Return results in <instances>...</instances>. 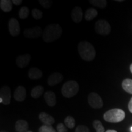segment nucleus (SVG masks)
Segmentation results:
<instances>
[{"label":"nucleus","mask_w":132,"mask_h":132,"mask_svg":"<svg viewBox=\"0 0 132 132\" xmlns=\"http://www.w3.org/2000/svg\"><path fill=\"white\" fill-rule=\"evenodd\" d=\"M62 33V28L59 24H48L43 31V40L47 43L54 42L60 38Z\"/></svg>","instance_id":"nucleus-1"},{"label":"nucleus","mask_w":132,"mask_h":132,"mask_svg":"<svg viewBox=\"0 0 132 132\" xmlns=\"http://www.w3.org/2000/svg\"><path fill=\"white\" fill-rule=\"evenodd\" d=\"M78 51L80 57L86 61H91L96 56L94 46L87 41H81L78 45Z\"/></svg>","instance_id":"nucleus-2"},{"label":"nucleus","mask_w":132,"mask_h":132,"mask_svg":"<svg viewBox=\"0 0 132 132\" xmlns=\"http://www.w3.org/2000/svg\"><path fill=\"white\" fill-rule=\"evenodd\" d=\"M125 116V113L122 110L114 108L108 110L104 114L103 119L108 122L118 123L122 121Z\"/></svg>","instance_id":"nucleus-3"},{"label":"nucleus","mask_w":132,"mask_h":132,"mask_svg":"<svg viewBox=\"0 0 132 132\" xmlns=\"http://www.w3.org/2000/svg\"><path fill=\"white\" fill-rule=\"evenodd\" d=\"M80 89L78 83L73 80L65 82L61 89L62 94L65 98H71L77 94Z\"/></svg>","instance_id":"nucleus-4"},{"label":"nucleus","mask_w":132,"mask_h":132,"mask_svg":"<svg viewBox=\"0 0 132 132\" xmlns=\"http://www.w3.org/2000/svg\"><path fill=\"white\" fill-rule=\"evenodd\" d=\"M95 31L98 34L106 36L111 32V26L105 20H99L95 23Z\"/></svg>","instance_id":"nucleus-5"},{"label":"nucleus","mask_w":132,"mask_h":132,"mask_svg":"<svg viewBox=\"0 0 132 132\" xmlns=\"http://www.w3.org/2000/svg\"><path fill=\"white\" fill-rule=\"evenodd\" d=\"M89 105L94 109L102 108L103 106V100L96 92H90L87 97Z\"/></svg>","instance_id":"nucleus-6"},{"label":"nucleus","mask_w":132,"mask_h":132,"mask_svg":"<svg viewBox=\"0 0 132 132\" xmlns=\"http://www.w3.org/2000/svg\"><path fill=\"white\" fill-rule=\"evenodd\" d=\"M23 34L24 36L29 39H36L39 38L43 34L42 29L40 26H37L31 28H26L24 29Z\"/></svg>","instance_id":"nucleus-7"},{"label":"nucleus","mask_w":132,"mask_h":132,"mask_svg":"<svg viewBox=\"0 0 132 132\" xmlns=\"http://www.w3.org/2000/svg\"><path fill=\"white\" fill-rule=\"evenodd\" d=\"M8 28L9 33L13 37L17 36L20 32V26L19 22L15 18H11L8 22Z\"/></svg>","instance_id":"nucleus-8"},{"label":"nucleus","mask_w":132,"mask_h":132,"mask_svg":"<svg viewBox=\"0 0 132 132\" xmlns=\"http://www.w3.org/2000/svg\"><path fill=\"white\" fill-rule=\"evenodd\" d=\"M0 99L3 101V103L7 105L11 103V90L9 86H4L0 90Z\"/></svg>","instance_id":"nucleus-9"},{"label":"nucleus","mask_w":132,"mask_h":132,"mask_svg":"<svg viewBox=\"0 0 132 132\" xmlns=\"http://www.w3.org/2000/svg\"><path fill=\"white\" fill-rule=\"evenodd\" d=\"M31 56L29 54L19 55L16 58V64L20 68H24L28 65L30 62Z\"/></svg>","instance_id":"nucleus-10"},{"label":"nucleus","mask_w":132,"mask_h":132,"mask_svg":"<svg viewBox=\"0 0 132 132\" xmlns=\"http://www.w3.org/2000/svg\"><path fill=\"white\" fill-rule=\"evenodd\" d=\"M63 75L61 73L55 72L50 75L48 78V85L50 86H54L57 84L60 83L63 80Z\"/></svg>","instance_id":"nucleus-11"},{"label":"nucleus","mask_w":132,"mask_h":132,"mask_svg":"<svg viewBox=\"0 0 132 132\" xmlns=\"http://www.w3.org/2000/svg\"><path fill=\"white\" fill-rule=\"evenodd\" d=\"M26 97V90L23 86H19L15 90L14 97L15 100L18 102H23L25 100Z\"/></svg>","instance_id":"nucleus-12"},{"label":"nucleus","mask_w":132,"mask_h":132,"mask_svg":"<svg viewBox=\"0 0 132 132\" xmlns=\"http://www.w3.org/2000/svg\"><path fill=\"white\" fill-rule=\"evenodd\" d=\"M82 16H83V12L81 8L79 6L74 7L71 13V17L72 20L76 23H79L81 21Z\"/></svg>","instance_id":"nucleus-13"},{"label":"nucleus","mask_w":132,"mask_h":132,"mask_svg":"<svg viewBox=\"0 0 132 132\" xmlns=\"http://www.w3.org/2000/svg\"><path fill=\"white\" fill-rule=\"evenodd\" d=\"M44 99L46 103L50 107H53L56 104V97L55 94L51 90H48L44 94Z\"/></svg>","instance_id":"nucleus-14"},{"label":"nucleus","mask_w":132,"mask_h":132,"mask_svg":"<svg viewBox=\"0 0 132 132\" xmlns=\"http://www.w3.org/2000/svg\"><path fill=\"white\" fill-rule=\"evenodd\" d=\"M39 119L44 125H52L55 122L53 117L45 112H42L39 114Z\"/></svg>","instance_id":"nucleus-15"},{"label":"nucleus","mask_w":132,"mask_h":132,"mask_svg":"<svg viewBox=\"0 0 132 132\" xmlns=\"http://www.w3.org/2000/svg\"><path fill=\"white\" fill-rule=\"evenodd\" d=\"M28 75L31 80H36L42 78L43 73L42 71L39 69L36 68V67H32L29 70Z\"/></svg>","instance_id":"nucleus-16"},{"label":"nucleus","mask_w":132,"mask_h":132,"mask_svg":"<svg viewBox=\"0 0 132 132\" xmlns=\"http://www.w3.org/2000/svg\"><path fill=\"white\" fill-rule=\"evenodd\" d=\"M29 125L24 120H19L15 123V129L17 132H27Z\"/></svg>","instance_id":"nucleus-17"},{"label":"nucleus","mask_w":132,"mask_h":132,"mask_svg":"<svg viewBox=\"0 0 132 132\" xmlns=\"http://www.w3.org/2000/svg\"><path fill=\"white\" fill-rule=\"evenodd\" d=\"M12 1L10 0H1L0 1V8L5 12H9L12 9Z\"/></svg>","instance_id":"nucleus-18"},{"label":"nucleus","mask_w":132,"mask_h":132,"mask_svg":"<svg viewBox=\"0 0 132 132\" xmlns=\"http://www.w3.org/2000/svg\"><path fill=\"white\" fill-rule=\"evenodd\" d=\"M98 15V11L94 8L87 9L85 14V19L87 21H91Z\"/></svg>","instance_id":"nucleus-19"},{"label":"nucleus","mask_w":132,"mask_h":132,"mask_svg":"<svg viewBox=\"0 0 132 132\" xmlns=\"http://www.w3.org/2000/svg\"><path fill=\"white\" fill-rule=\"evenodd\" d=\"M44 88L42 86H36L31 90V97L34 98H39L44 93Z\"/></svg>","instance_id":"nucleus-20"},{"label":"nucleus","mask_w":132,"mask_h":132,"mask_svg":"<svg viewBox=\"0 0 132 132\" xmlns=\"http://www.w3.org/2000/svg\"><path fill=\"white\" fill-rule=\"evenodd\" d=\"M123 89L128 93L132 94V80L131 79H125L122 84Z\"/></svg>","instance_id":"nucleus-21"},{"label":"nucleus","mask_w":132,"mask_h":132,"mask_svg":"<svg viewBox=\"0 0 132 132\" xmlns=\"http://www.w3.org/2000/svg\"><path fill=\"white\" fill-rule=\"evenodd\" d=\"M89 3L94 7L104 9L106 7L107 5V1L106 0H90Z\"/></svg>","instance_id":"nucleus-22"},{"label":"nucleus","mask_w":132,"mask_h":132,"mask_svg":"<svg viewBox=\"0 0 132 132\" xmlns=\"http://www.w3.org/2000/svg\"><path fill=\"white\" fill-rule=\"evenodd\" d=\"M64 123L66 126L70 129H72L75 127V120L73 117L71 116H68L64 119Z\"/></svg>","instance_id":"nucleus-23"},{"label":"nucleus","mask_w":132,"mask_h":132,"mask_svg":"<svg viewBox=\"0 0 132 132\" xmlns=\"http://www.w3.org/2000/svg\"><path fill=\"white\" fill-rule=\"evenodd\" d=\"M29 14V9L26 6H23L19 10V16L21 19H25Z\"/></svg>","instance_id":"nucleus-24"},{"label":"nucleus","mask_w":132,"mask_h":132,"mask_svg":"<svg viewBox=\"0 0 132 132\" xmlns=\"http://www.w3.org/2000/svg\"><path fill=\"white\" fill-rule=\"evenodd\" d=\"M92 125H93V127L94 128L96 132H105V128H104V127L100 120H94Z\"/></svg>","instance_id":"nucleus-25"},{"label":"nucleus","mask_w":132,"mask_h":132,"mask_svg":"<svg viewBox=\"0 0 132 132\" xmlns=\"http://www.w3.org/2000/svg\"><path fill=\"white\" fill-rule=\"evenodd\" d=\"M39 132H56L52 125H43L39 128Z\"/></svg>","instance_id":"nucleus-26"},{"label":"nucleus","mask_w":132,"mask_h":132,"mask_svg":"<svg viewBox=\"0 0 132 132\" xmlns=\"http://www.w3.org/2000/svg\"><path fill=\"white\" fill-rule=\"evenodd\" d=\"M32 15L36 20H40L42 18L43 13L40 10L38 9H33L32 11Z\"/></svg>","instance_id":"nucleus-27"},{"label":"nucleus","mask_w":132,"mask_h":132,"mask_svg":"<svg viewBox=\"0 0 132 132\" xmlns=\"http://www.w3.org/2000/svg\"><path fill=\"white\" fill-rule=\"evenodd\" d=\"M39 3L45 9H48L53 4V1H50V0H39Z\"/></svg>","instance_id":"nucleus-28"},{"label":"nucleus","mask_w":132,"mask_h":132,"mask_svg":"<svg viewBox=\"0 0 132 132\" xmlns=\"http://www.w3.org/2000/svg\"><path fill=\"white\" fill-rule=\"evenodd\" d=\"M75 132H90L89 129L87 126L84 125H80L77 127Z\"/></svg>","instance_id":"nucleus-29"},{"label":"nucleus","mask_w":132,"mask_h":132,"mask_svg":"<svg viewBox=\"0 0 132 132\" xmlns=\"http://www.w3.org/2000/svg\"><path fill=\"white\" fill-rule=\"evenodd\" d=\"M57 132H68L66 127L63 123H58L57 125Z\"/></svg>","instance_id":"nucleus-30"},{"label":"nucleus","mask_w":132,"mask_h":132,"mask_svg":"<svg viewBox=\"0 0 132 132\" xmlns=\"http://www.w3.org/2000/svg\"><path fill=\"white\" fill-rule=\"evenodd\" d=\"M12 3L16 6H19L22 3V0H13Z\"/></svg>","instance_id":"nucleus-31"},{"label":"nucleus","mask_w":132,"mask_h":132,"mask_svg":"<svg viewBox=\"0 0 132 132\" xmlns=\"http://www.w3.org/2000/svg\"><path fill=\"white\" fill-rule=\"evenodd\" d=\"M128 110H129V111L132 113V97L130 99L129 103H128Z\"/></svg>","instance_id":"nucleus-32"},{"label":"nucleus","mask_w":132,"mask_h":132,"mask_svg":"<svg viewBox=\"0 0 132 132\" xmlns=\"http://www.w3.org/2000/svg\"><path fill=\"white\" fill-rule=\"evenodd\" d=\"M106 132H117L116 130H106Z\"/></svg>","instance_id":"nucleus-33"},{"label":"nucleus","mask_w":132,"mask_h":132,"mask_svg":"<svg viewBox=\"0 0 132 132\" xmlns=\"http://www.w3.org/2000/svg\"><path fill=\"white\" fill-rule=\"evenodd\" d=\"M130 71H131V73H132V64H131V65H130Z\"/></svg>","instance_id":"nucleus-34"},{"label":"nucleus","mask_w":132,"mask_h":132,"mask_svg":"<svg viewBox=\"0 0 132 132\" xmlns=\"http://www.w3.org/2000/svg\"><path fill=\"white\" fill-rule=\"evenodd\" d=\"M131 132H132V127H131Z\"/></svg>","instance_id":"nucleus-35"},{"label":"nucleus","mask_w":132,"mask_h":132,"mask_svg":"<svg viewBox=\"0 0 132 132\" xmlns=\"http://www.w3.org/2000/svg\"><path fill=\"white\" fill-rule=\"evenodd\" d=\"M27 132H32V131H28Z\"/></svg>","instance_id":"nucleus-36"},{"label":"nucleus","mask_w":132,"mask_h":132,"mask_svg":"<svg viewBox=\"0 0 132 132\" xmlns=\"http://www.w3.org/2000/svg\"><path fill=\"white\" fill-rule=\"evenodd\" d=\"M1 132H6V131H1Z\"/></svg>","instance_id":"nucleus-37"}]
</instances>
